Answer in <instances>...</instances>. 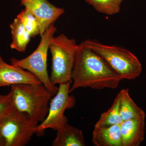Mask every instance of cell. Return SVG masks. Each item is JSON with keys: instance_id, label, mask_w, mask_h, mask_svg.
<instances>
[{"instance_id": "1", "label": "cell", "mask_w": 146, "mask_h": 146, "mask_svg": "<svg viewBox=\"0 0 146 146\" xmlns=\"http://www.w3.org/2000/svg\"><path fill=\"white\" fill-rule=\"evenodd\" d=\"M72 78L70 93L80 88L115 89L123 80L99 55L83 42L78 44Z\"/></svg>"}, {"instance_id": "2", "label": "cell", "mask_w": 146, "mask_h": 146, "mask_svg": "<svg viewBox=\"0 0 146 146\" xmlns=\"http://www.w3.org/2000/svg\"><path fill=\"white\" fill-rule=\"evenodd\" d=\"M13 104L17 110L26 113L36 125L48 112L53 96L42 83L21 84L11 86Z\"/></svg>"}, {"instance_id": "3", "label": "cell", "mask_w": 146, "mask_h": 146, "mask_svg": "<svg viewBox=\"0 0 146 146\" xmlns=\"http://www.w3.org/2000/svg\"><path fill=\"white\" fill-rule=\"evenodd\" d=\"M84 43L99 55L123 80H134L141 75L142 65L135 54L125 48L87 39Z\"/></svg>"}, {"instance_id": "4", "label": "cell", "mask_w": 146, "mask_h": 146, "mask_svg": "<svg viewBox=\"0 0 146 146\" xmlns=\"http://www.w3.org/2000/svg\"><path fill=\"white\" fill-rule=\"evenodd\" d=\"M78 44L64 34L53 36L49 45L52 56L50 80L54 85L72 83V73Z\"/></svg>"}, {"instance_id": "5", "label": "cell", "mask_w": 146, "mask_h": 146, "mask_svg": "<svg viewBox=\"0 0 146 146\" xmlns=\"http://www.w3.org/2000/svg\"><path fill=\"white\" fill-rule=\"evenodd\" d=\"M56 31L54 24H52L41 35L39 46L31 54L23 59L15 58L11 59L12 65L21 67L33 74L52 94L53 97L57 93L58 86L54 85L50 80L47 70V61L50 42Z\"/></svg>"}, {"instance_id": "6", "label": "cell", "mask_w": 146, "mask_h": 146, "mask_svg": "<svg viewBox=\"0 0 146 146\" xmlns=\"http://www.w3.org/2000/svg\"><path fill=\"white\" fill-rule=\"evenodd\" d=\"M36 124L14 104L0 120V138L2 146H25L34 134Z\"/></svg>"}, {"instance_id": "7", "label": "cell", "mask_w": 146, "mask_h": 146, "mask_svg": "<svg viewBox=\"0 0 146 146\" xmlns=\"http://www.w3.org/2000/svg\"><path fill=\"white\" fill-rule=\"evenodd\" d=\"M71 84L68 82L58 85L57 93L50 101L48 115L35 129V134L42 135L48 129L57 130L68 124L65 110L73 108L76 104L74 97L70 95Z\"/></svg>"}, {"instance_id": "8", "label": "cell", "mask_w": 146, "mask_h": 146, "mask_svg": "<svg viewBox=\"0 0 146 146\" xmlns=\"http://www.w3.org/2000/svg\"><path fill=\"white\" fill-rule=\"evenodd\" d=\"M21 4L38 18L41 24L40 35L65 13L63 8L57 7L48 0H20Z\"/></svg>"}, {"instance_id": "9", "label": "cell", "mask_w": 146, "mask_h": 146, "mask_svg": "<svg viewBox=\"0 0 146 146\" xmlns=\"http://www.w3.org/2000/svg\"><path fill=\"white\" fill-rule=\"evenodd\" d=\"M42 83L32 73L18 66L9 64L0 55V87L21 84Z\"/></svg>"}, {"instance_id": "10", "label": "cell", "mask_w": 146, "mask_h": 146, "mask_svg": "<svg viewBox=\"0 0 146 146\" xmlns=\"http://www.w3.org/2000/svg\"><path fill=\"white\" fill-rule=\"evenodd\" d=\"M145 116L123 121L120 125L122 146H139L145 139Z\"/></svg>"}, {"instance_id": "11", "label": "cell", "mask_w": 146, "mask_h": 146, "mask_svg": "<svg viewBox=\"0 0 146 146\" xmlns=\"http://www.w3.org/2000/svg\"><path fill=\"white\" fill-rule=\"evenodd\" d=\"M92 142L96 146H122L120 125L94 128Z\"/></svg>"}, {"instance_id": "12", "label": "cell", "mask_w": 146, "mask_h": 146, "mask_svg": "<svg viewBox=\"0 0 146 146\" xmlns=\"http://www.w3.org/2000/svg\"><path fill=\"white\" fill-rule=\"evenodd\" d=\"M56 131L52 146H85L84 136L80 129L67 124Z\"/></svg>"}, {"instance_id": "13", "label": "cell", "mask_w": 146, "mask_h": 146, "mask_svg": "<svg viewBox=\"0 0 146 146\" xmlns=\"http://www.w3.org/2000/svg\"><path fill=\"white\" fill-rule=\"evenodd\" d=\"M120 92V114L123 121L146 116L144 110L138 107L131 99L128 89H123Z\"/></svg>"}, {"instance_id": "14", "label": "cell", "mask_w": 146, "mask_h": 146, "mask_svg": "<svg viewBox=\"0 0 146 146\" xmlns=\"http://www.w3.org/2000/svg\"><path fill=\"white\" fill-rule=\"evenodd\" d=\"M10 28L12 39L11 48L21 52L25 51L31 38L29 33L16 18L10 24Z\"/></svg>"}, {"instance_id": "15", "label": "cell", "mask_w": 146, "mask_h": 146, "mask_svg": "<svg viewBox=\"0 0 146 146\" xmlns=\"http://www.w3.org/2000/svg\"><path fill=\"white\" fill-rule=\"evenodd\" d=\"M121 94H118L112 106L106 112L101 115L99 119L97 122L94 128L102 127L120 125L123 122L120 114Z\"/></svg>"}, {"instance_id": "16", "label": "cell", "mask_w": 146, "mask_h": 146, "mask_svg": "<svg viewBox=\"0 0 146 146\" xmlns=\"http://www.w3.org/2000/svg\"><path fill=\"white\" fill-rule=\"evenodd\" d=\"M23 24L31 37L41 34V24L38 18L30 11L25 8L16 17Z\"/></svg>"}, {"instance_id": "17", "label": "cell", "mask_w": 146, "mask_h": 146, "mask_svg": "<svg viewBox=\"0 0 146 146\" xmlns=\"http://www.w3.org/2000/svg\"><path fill=\"white\" fill-rule=\"evenodd\" d=\"M100 13L108 15L117 14L123 0H84Z\"/></svg>"}, {"instance_id": "18", "label": "cell", "mask_w": 146, "mask_h": 146, "mask_svg": "<svg viewBox=\"0 0 146 146\" xmlns=\"http://www.w3.org/2000/svg\"><path fill=\"white\" fill-rule=\"evenodd\" d=\"M13 105V98L11 91L6 95H0V120Z\"/></svg>"}, {"instance_id": "19", "label": "cell", "mask_w": 146, "mask_h": 146, "mask_svg": "<svg viewBox=\"0 0 146 146\" xmlns=\"http://www.w3.org/2000/svg\"><path fill=\"white\" fill-rule=\"evenodd\" d=\"M0 146H2V144L1 141V138H0Z\"/></svg>"}]
</instances>
